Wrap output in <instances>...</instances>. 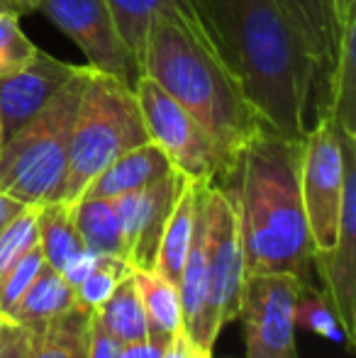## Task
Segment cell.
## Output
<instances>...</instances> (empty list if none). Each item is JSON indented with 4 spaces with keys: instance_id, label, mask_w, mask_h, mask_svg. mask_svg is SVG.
<instances>
[{
    "instance_id": "6da1fadb",
    "label": "cell",
    "mask_w": 356,
    "mask_h": 358,
    "mask_svg": "<svg viewBox=\"0 0 356 358\" xmlns=\"http://www.w3.org/2000/svg\"><path fill=\"white\" fill-rule=\"evenodd\" d=\"M208 47L273 132L303 139L315 64L278 0H190Z\"/></svg>"
},
{
    "instance_id": "7a4b0ae2",
    "label": "cell",
    "mask_w": 356,
    "mask_h": 358,
    "mask_svg": "<svg viewBox=\"0 0 356 358\" xmlns=\"http://www.w3.org/2000/svg\"><path fill=\"white\" fill-rule=\"evenodd\" d=\"M218 185L234 208L247 275L288 273L313 285V241L300 195L298 139L264 127Z\"/></svg>"
},
{
    "instance_id": "3957f363",
    "label": "cell",
    "mask_w": 356,
    "mask_h": 358,
    "mask_svg": "<svg viewBox=\"0 0 356 358\" xmlns=\"http://www.w3.org/2000/svg\"><path fill=\"white\" fill-rule=\"evenodd\" d=\"M139 66L200 124L229 169L239 151L269 127L213 49L176 17L152 20Z\"/></svg>"
},
{
    "instance_id": "277c9868",
    "label": "cell",
    "mask_w": 356,
    "mask_h": 358,
    "mask_svg": "<svg viewBox=\"0 0 356 358\" xmlns=\"http://www.w3.org/2000/svg\"><path fill=\"white\" fill-rule=\"evenodd\" d=\"M93 69L83 64L76 76L0 146V193L24 208L59 203L69 164L73 120Z\"/></svg>"
},
{
    "instance_id": "5b68a950",
    "label": "cell",
    "mask_w": 356,
    "mask_h": 358,
    "mask_svg": "<svg viewBox=\"0 0 356 358\" xmlns=\"http://www.w3.org/2000/svg\"><path fill=\"white\" fill-rule=\"evenodd\" d=\"M147 142L149 134L134 90L115 76L93 69L73 120L59 203L73 205L110 161Z\"/></svg>"
},
{
    "instance_id": "8992f818",
    "label": "cell",
    "mask_w": 356,
    "mask_h": 358,
    "mask_svg": "<svg viewBox=\"0 0 356 358\" xmlns=\"http://www.w3.org/2000/svg\"><path fill=\"white\" fill-rule=\"evenodd\" d=\"M149 142L171 161L173 171L198 183H220L229 173L227 161L200 129V124L152 78L142 76L134 85Z\"/></svg>"
},
{
    "instance_id": "52a82bcc",
    "label": "cell",
    "mask_w": 356,
    "mask_h": 358,
    "mask_svg": "<svg viewBox=\"0 0 356 358\" xmlns=\"http://www.w3.org/2000/svg\"><path fill=\"white\" fill-rule=\"evenodd\" d=\"M344 190V156L339 129L329 115L300 139V195L313 251H327L337 239Z\"/></svg>"
},
{
    "instance_id": "ba28073f",
    "label": "cell",
    "mask_w": 356,
    "mask_h": 358,
    "mask_svg": "<svg viewBox=\"0 0 356 358\" xmlns=\"http://www.w3.org/2000/svg\"><path fill=\"white\" fill-rule=\"evenodd\" d=\"M203 220L210 278V312H213L215 329L222 331V327L237 320L239 315L247 264H244L234 208L227 193L218 183H205L203 188Z\"/></svg>"
},
{
    "instance_id": "9c48e42d",
    "label": "cell",
    "mask_w": 356,
    "mask_h": 358,
    "mask_svg": "<svg viewBox=\"0 0 356 358\" xmlns=\"http://www.w3.org/2000/svg\"><path fill=\"white\" fill-rule=\"evenodd\" d=\"M303 285L288 273L247 275L237 315L247 336V358H300L293 312Z\"/></svg>"
},
{
    "instance_id": "30bf717a",
    "label": "cell",
    "mask_w": 356,
    "mask_h": 358,
    "mask_svg": "<svg viewBox=\"0 0 356 358\" xmlns=\"http://www.w3.org/2000/svg\"><path fill=\"white\" fill-rule=\"evenodd\" d=\"M344 190L339 210L337 239L327 251H313V268L322 280V290L334 310L347 339V351H354L356 341V137L344 134Z\"/></svg>"
},
{
    "instance_id": "8fae6325",
    "label": "cell",
    "mask_w": 356,
    "mask_h": 358,
    "mask_svg": "<svg viewBox=\"0 0 356 358\" xmlns=\"http://www.w3.org/2000/svg\"><path fill=\"white\" fill-rule=\"evenodd\" d=\"M37 10L81 49L90 69L115 76L134 90L142 69L122 42L105 0H42Z\"/></svg>"
},
{
    "instance_id": "7c38bea8",
    "label": "cell",
    "mask_w": 356,
    "mask_h": 358,
    "mask_svg": "<svg viewBox=\"0 0 356 358\" xmlns=\"http://www.w3.org/2000/svg\"><path fill=\"white\" fill-rule=\"evenodd\" d=\"M185 180H188L185 176L171 171L144 188L113 198L122 234L124 261L132 266V271H157L164 229Z\"/></svg>"
},
{
    "instance_id": "4fadbf2b",
    "label": "cell",
    "mask_w": 356,
    "mask_h": 358,
    "mask_svg": "<svg viewBox=\"0 0 356 358\" xmlns=\"http://www.w3.org/2000/svg\"><path fill=\"white\" fill-rule=\"evenodd\" d=\"M76 64H66L37 49L22 69L0 78V129L3 142L13 137L24 122L34 117L71 76L78 73Z\"/></svg>"
},
{
    "instance_id": "5bb4252c",
    "label": "cell",
    "mask_w": 356,
    "mask_h": 358,
    "mask_svg": "<svg viewBox=\"0 0 356 358\" xmlns=\"http://www.w3.org/2000/svg\"><path fill=\"white\" fill-rule=\"evenodd\" d=\"M278 3L290 17L293 27L298 29L300 39L313 59L318 85H322L325 93H329V80H332L334 66H337L339 37H342L344 27L339 22L337 3L334 0H278ZM325 103H327V95H325Z\"/></svg>"
},
{
    "instance_id": "9a60e30c",
    "label": "cell",
    "mask_w": 356,
    "mask_h": 358,
    "mask_svg": "<svg viewBox=\"0 0 356 358\" xmlns=\"http://www.w3.org/2000/svg\"><path fill=\"white\" fill-rule=\"evenodd\" d=\"M173 171L171 161L166 159L157 144L147 142L134 149L120 154L115 161H110L98 176L88 183L81 198H120L132 190H139L154 180L164 178Z\"/></svg>"
},
{
    "instance_id": "2e32d148",
    "label": "cell",
    "mask_w": 356,
    "mask_h": 358,
    "mask_svg": "<svg viewBox=\"0 0 356 358\" xmlns=\"http://www.w3.org/2000/svg\"><path fill=\"white\" fill-rule=\"evenodd\" d=\"M105 5H108V10L113 13L115 24H118L120 34H122V42L127 44L129 54L137 59V64L142 62L147 29L157 15H169V17L180 20L185 27H190L205 44H208L190 0H105Z\"/></svg>"
},
{
    "instance_id": "e0dca14e",
    "label": "cell",
    "mask_w": 356,
    "mask_h": 358,
    "mask_svg": "<svg viewBox=\"0 0 356 358\" xmlns=\"http://www.w3.org/2000/svg\"><path fill=\"white\" fill-rule=\"evenodd\" d=\"M73 305H78L73 285L59 271L44 264V268L39 271L37 278L24 290V295L20 297L17 305L10 310L5 320L17 322L27 329H37V327L47 324L49 320L59 317L62 312L71 310Z\"/></svg>"
},
{
    "instance_id": "ac0fdd59",
    "label": "cell",
    "mask_w": 356,
    "mask_h": 358,
    "mask_svg": "<svg viewBox=\"0 0 356 358\" xmlns=\"http://www.w3.org/2000/svg\"><path fill=\"white\" fill-rule=\"evenodd\" d=\"M200 190L203 183L198 180H185L183 190H180L176 205L171 210V217L166 222V229L162 236V246H159L157 256V271L169 278L171 283L180 280V271H183V261L188 256L190 241H193L195 220H198V205H200Z\"/></svg>"
},
{
    "instance_id": "d6986e66",
    "label": "cell",
    "mask_w": 356,
    "mask_h": 358,
    "mask_svg": "<svg viewBox=\"0 0 356 358\" xmlns=\"http://www.w3.org/2000/svg\"><path fill=\"white\" fill-rule=\"evenodd\" d=\"M322 115H329L337 129H342L344 134L356 137V13L342 27L337 66L329 80Z\"/></svg>"
},
{
    "instance_id": "ffe728a7",
    "label": "cell",
    "mask_w": 356,
    "mask_h": 358,
    "mask_svg": "<svg viewBox=\"0 0 356 358\" xmlns=\"http://www.w3.org/2000/svg\"><path fill=\"white\" fill-rule=\"evenodd\" d=\"M93 310L73 305L32 329L29 358H88V327Z\"/></svg>"
},
{
    "instance_id": "44dd1931",
    "label": "cell",
    "mask_w": 356,
    "mask_h": 358,
    "mask_svg": "<svg viewBox=\"0 0 356 358\" xmlns=\"http://www.w3.org/2000/svg\"><path fill=\"white\" fill-rule=\"evenodd\" d=\"M37 239L44 261L59 273L88 251L73 227L71 208L64 203H47L37 208Z\"/></svg>"
},
{
    "instance_id": "7402d4cb",
    "label": "cell",
    "mask_w": 356,
    "mask_h": 358,
    "mask_svg": "<svg viewBox=\"0 0 356 358\" xmlns=\"http://www.w3.org/2000/svg\"><path fill=\"white\" fill-rule=\"evenodd\" d=\"M132 280L147 315L149 336L171 341L180 331V297L176 283L164 278L159 271H132Z\"/></svg>"
},
{
    "instance_id": "603a6c76",
    "label": "cell",
    "mask_w": 356,
    "mask_h": 358,
    "mask_svg": "<svg viewBox=\"0 0 356 358\" xmlns=\"http://www.w3.org/2000/svg\"><path fill=\"white\" fill-rule=\"evenodd\" d=\"M71 208V220L83 246L98 256L124 259L122 234H120L115 205L108 198H78Z\"/></svg>"
},
{
    "instance_id": "cb8c5ba5",
    "label": "cell",
    "mask_w": 356,
    "mask_h": 358,
    "mask_svg": "<svg viewBox=\"0 0 356 358\" xmlns=\"http://www.w3.org/2000/svg\"><path fill=\"white\" fill-rule=\"evenodd\" d=\"M93 317L120 344H129V341H139L149 336L147 315H144V307L139 302L132 275L118 283L108 300L93 310Z\"/></svg>"
},
{
    "instance_id": "d4e9b609",
    "label": "cell",
    "mask_w": 356,
    "mask_h": 358,
    "mask_svg": "<svg viewBox=\"0 0 356 358\" xmlns=\"http://www.w3.org/2000/svg\"><path fill=\"white\" fill-rule=\"evenodd\" d=\"M293 317H295V327H303V329L325 336V339H329V341H342V344L347 346L344 331H342V327H339L337 317H334V310H332V305H329L327 295L315 283L300 287Z\"/></svg>"
},
{
    "instance_id": "484cf974",
    "label": "cell",
    "mask_w": 356,
    "mask_h": 358,
    "mask_svg": "<svg viewBox=\"0 0 356 358\" xmlns=\"http://www.w3.org/2000/svg\"><path fill=\"white\" fill-rule=\"evenodd\" d=\"M127 275H132V266L120 256H98L93 268L73 290H76V302L88 310L100 307L110 297V292L122 283Z\"/></svg>"
},
{
    "instance_id": "4316f807",
    "label": "cell",
    "mask_w": 356,
    "mask_h": 358,
    "mask_svg": "<svg viewBox=\"0 0 356 358\" xmlns=\"http://www.w3.org/2000/svg\"><path fill=\"white\" fill-rule=\"evenodd\" d=\"M37 244V208H22L0 229V278Z\"/></svg>"
},
{
    "instance_id": "83f0119b",
    "label": "cell",
    "mask_w": 356,
    "mask_h": 358,
    "mask_svg": "<svg viewBox=\"0 0 356 358\" xmlns=\"http://www.w3.org/2000/svg\"><path fill=\"white\" fill-rule=\"evenodd\" d=\"M37 47L20 27L17 13H0V78L22 69Z\"/></svg>"
},
{
    "instance_id": "f1b7e54d",
    "label": "cell",
    "mask_w": 356,
    "mask_h": 358,
    "mask_svg": "<svg viewBox=\"0 0 356 358\" xmlns=\"http://www.w3.org/2000/svg\"><path fill=\"white\" fill-rule=\"evenodd\" d=\"M44 264L47 261H44V254L37 244L0 278V315L3 317L10 315V310L17 305V300L24 295V290L32 285V280L44 268Z\"/></svg>"
},
{
    "instance_id": "f546056e",
    "label": "cell",
    "mask_w": 356,
    "mask_h": 358,
    "mask_svg": "<svg viewBox=\"0 0 356 358\" xmlns=\"http://www.w3.org/2000/svg\"><path fill=\"white\" fill-rule=\"evenodd\" d=\"M29 346H32V329L5 320L0 329V358H29Z\"/></svg>"
},
{
    "instance_id": "4dcf8cb0",
    "label": "cell",
    "mask_w": 356,
    "mask_h": 358,
    "mask_svg": "<svg viewBox=\"0 0 356 358\" xmlns=\"http://www.w3.org/2000/svg\"><path fill=\"white\" fill-rule=\"evenodd\" d=\"M120 341L90 315L88 327V358H118Z\"/></svg>"
},
{
    "instance_id": "1f68e13d",
    "label": "cell",
    "mask_w": 356,
    "mask_h": 358,
    "mask_svg": "<svg viewBox=\"0 0 356 358\" xmlns=\"http://www.w3.org/2000/svg\"><path fill=\"white\" fill-rule=\"evenodd\" d=\"M166 344L169 341H162V339H157V336L129 341V344H120L118 358H162Z\"/></svg>"
},
{
    "instance_id": "d6a6232c",
    "label": "cell",
    "mask_w": 356,
    "mask_h": 358,
    "mask_svg": "<svg viewBox=\"0 0 356 358\" xmlns=\"http://www.w3.org/2000/svg\"><path fill=\"white\" fill-rule=\"evenodd\" d=\"M162 358H210V354L200 349V346H195L183 331H178V334L166 344Z\"/></svg>"
},
{
    "instance_id": "836d02e7",
    "label": "cell",
    "mask_w": 356,
    "mask_h": 358,
    "mask_svg": "<svg viewBox=\"0 0 356 358\" xmlns=\"http://www.w3.org/2000/svg\"><path fill=\"white\" fill-rule=\"evenodd\" d=\"M24 205H20L17 200H13V198H8L5 193H0V229H3L5 224H8L10 220H13L15 215L22 210Z\"/></svg>"
},
{
    "instance_id": "e575fe53",
    "label": "cell",
    "mask_w": 356,
    "mask_h": 358,
    "mask_svg": "<svg viewBox=\"0 0 356 358\" xmlns=\"http://www.w3.org/2000/svg\"><path fill=\"white\" fill-rule=\"evenodd\" d=\"M337 3V13H339V22H347L349 17L356 13V0H334Z\"/></svg>"
},
{
    "instance_id": "d590c367",
    "label": "cell",
    "mask_w": 356,
    "mask_h": 358,
    "mask_svg": "<svg viewBox=\"0 0 356 358\" xmlns=\"http://www.w3.org/2000/svg\"><path fill=\"white\" fill-rule=\"evenodd\" d=\"M10 3H13V8L17 10V15H22V13H34L42 0H10Z\"/></svg>"
},
{
    "instance_id": "8d00e7d4",
    "label": "cell",
    "mask_w": 356,
    "mask_h": 358,
    "mask_svg": "<svg viewBox=\"0 0 356 358\" xmlns=\"http://www.w3.org/2000/svg\"><path fill=\"white\" fill-rule=\"evenodd\" d=\"M0 13H17V10L13 8L10 0H0Z\"/></svg>"
},
{
    "instance_id": "74e56055",
    "label": "cell",
    "mask_w": 356,
    "mask_h": 358,
    "mask_svg": "<svg viewBox=\"0 0 356 358\" xmlns=\"http://www.w3.org/2000/svg\"><path fill=\"white\" fill-rule=\"evenodd\" d=\"M3 322H5V317H3V315H0V329H3Z\"/></svg>"
},
{
    "instance_id": "f35d334b",
    "label": "cell",
    "mask_w": 356,
    "mask_h": 358,
    "mask_svg": "<svg viewBox=\"0 0 356 358\" xmlns=\"http://www.w3.org/2000/svg\"><path fill=\"white\" fill-rule=\"evenodd\" d=\"M0 146H3V129H0Z\"/></svg>"
}]
</instances>
